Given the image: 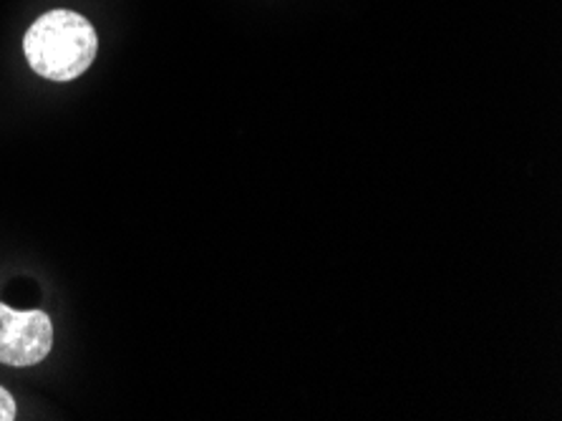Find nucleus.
<instances>
[{
    "label": "nucleus",
    "mask_w": 562,
    "mask_h": 421,
    "mask_svg": "<svg viewBox=\"0 0 562 421\" xmlns=\"http://www.w3.org/2000/svg\"><path fill=\"white\" fill-rule=\"evenodd\" d=\"M23 54L41 79L74 81L89 71L99 54L97 29L76 11H48L25 31Z\"/></svg>",
    "instance_id": "obj_1"
},
{
    "label": "nucleus",
    "mask_w": 562,
    "mask_h": 421,
    "mask_svg": "<svg viewBox=\"0 0 562 421\" xmlns=\"http://www.w3.org/2000/svg\"><path fill=\"white\" fill-rule=\"evenodd\" d=\"M54 348V323L44 311H13L0 303V364L36 366Z\"/></svg>",
    "instance_id": "obj_2"
},
{
    "label": "nucleus",
    "mask_w": 562,
    "mask_h": 421,
    "mask_svg": "<svg viewBox=\"0 0 562 421\" xmlns=\"http://www.w3.org/2000/svg\"><path fill=\"white\" fill-rule=\"evenodd\" d=\"M15 414H19V407H15V399L11 397V391L0 386V421H13Z\"/></svg>",
    "instance_id": "obj_3"
}]
</instances>
